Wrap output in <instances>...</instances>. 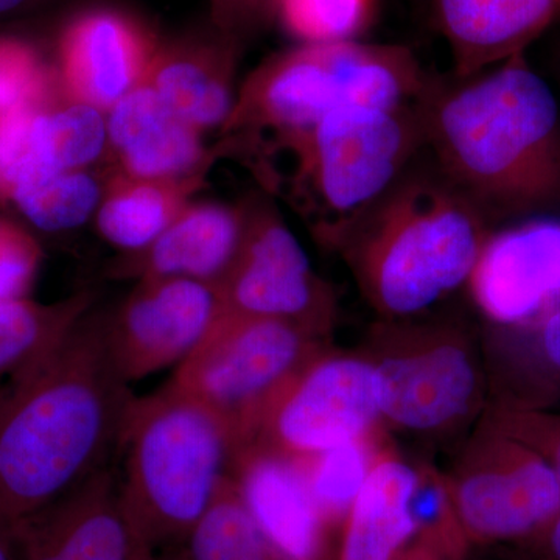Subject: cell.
<instances>
[{
    "mask_svg": "<svg viewBox=\"0 0 560 560\" xmlns=\"http://www.w3.org/2000/svg\"><path fill=\"white\" fill-rule=\"evenodd\" d=\"M136 397L88 312L0 388V512L13 529L113 464Z\"/></svg>",
    "mask_w": 560,
    "mask_h": 560,
    "instance_id": "cell-1",
    "label": "cell"
},
{
    "mask_svg": "<svg viewBox=\"0 0 560 560\" xmlns=\"http://www.w3.org/2000/svg\"><path fill=\"white\" fill-rule=\"evenodd\" d=\"M425 151L497 224L560 217V102L528 54L475 75H430L418 101Z\"/></svg>",
    "mask_w": 560,
    "mask_h": 560,
    "instance_id": "cell-2",
    "label": "cell"
},
{
    "mask_svg": "<svg viewBox=\"0 0 560 560\" xmlns=\"http://www.w3.org/2000/svg\"><path fill=\"white\" fill-rule=\"evenodd\" d=\"M492 230L488 217L423 151L326 248L340 254L383 319H405L466 285Z\"/></svg>",
    "mask_w": 560,
    "mask_h": 560,
    "instance_id": "cell-3",
    "label": "cell"
},
{
    "mask_svg": "<svg viewBox=\"0 0 560 560\" xmlns=\"http://www.w3.org/2000/svg\"><path fill=\"white\" fill-rule=\"evenodd\" d=\"M425 151L416 102L353 106L308 130L246 153L264 187L279 191L324 246Z\"/></svg>",
    "mask_w": 560,
    "mask_h": 560,
    "instance_id": "cell-4",
    "label": "cell"
},
{
    "mask_svg": "<svg viewBox=\"0 0 560 560\" xmlns=\"http://www.w3.org/2000/svg\"><path fill=\"white\" fill-rule=\"evenodd\" d=\"M237 451L230 427L171 382L135 399L117 477L143 558L186 544L230 477Z\"/></svg>",
    "mask_w": 560,
    "mask_h": 560,
    "instance_id": "cell-5",
    "label": "cell"
},
{
    "mask_svg": "<svg viewBox=\"0 0 560 560\" xmlns=\"http://www.w3.org/2000/svg\"><path fill=\"white\" fill-rule=\"evenodd\" d=\"M429 79L412 50L397 44H300L272 55L243 81L221 149L245 154L342 108L407 105Z\"/></svg>",
    "mask_w": 560,
    "mask_h": 560,
    "instance_id": "cell-6",
    "label": "cell"
},
{
    "mask_svg": "<svg viewBox=\"0 0 560 560\" xmlns=\"http://www.w3.org/2000/svg\"><path fill=\"white\" fill-rule=\"evenodd\" d=\"M386 430L420 438L452 436L488 410L486 352L459 320L383 319L368 350Z\"/></svg>",
    "mask_w": 560,
    "mask_h": 560,
    "instance_id": "cell-7",
    "label": "cell"
},
{
    "mask_svg": "<svg viewBox=\"0 0 560 560\" xmlns=\"http://www.w3.org/2000/svg\"><path fill=\"white\" fill-rule=\"evenodd\" d=\"M326 340L285 320L226 312L168 382L215 412L242 448Z\"/></svg>",
    "mask_w": 560,
    "mask_h": 560,
    "instance_id": "cell-8",
    "label": "cell"
},
{
    "mask_svg": "<svg viewBox=\"0 0 560 560\" xmlns=\"http://www.w3.org/2000/svg\"><path fill=\"white\" fill-rule=\"evenodd\" d=\"M456 521L470 545H518L560 514V486L522 442L478 422L445 475Z\"/></svg>",
    "mask_w": 560,
    "mask_h": 560,
    "instance_id": "cell-9",
    "label": "cell"
},
{
    "mask_svg": "<svg viewBox=\"0 0 560 560\" xmlns=\"http://www.w3.org/2000/svg\"><path fill=\"white\" fill-rule=\"evenodd\" d=\"M245 232L234 264L219 283L224 308L237 315L285 320L329 337L337 298L313 270L279 210L264 195L243 202Z\"/></svg>",
    "mask_w": 560,
    "mask_h": 560,
    "instance_id": "cell-10",
    "label": "cell"
},
{
    "mask_svg": "<svg viewBox=\"0 0 560 560\" xmlns=\"http://www.w3.org/2000/svg\"><path fill=\"white\" fill-rule=\"evenodd\" d=\"M381 427L371 360L326 348L276 397L249 444L302 459Z\"/></svg>",
    "mask_w": 560,
    "mask_h": 560,
    "instance_id": "cell-11",
    "label": "cell"
},
{
    "mask_svg": "<svg viewBox=\"0 0 560 560\" xmlns=\"http://www.w3.org/2000/svg\"><path fill=\"white\" fill-rule=\"evenodd\" d=\"M226 313L215 283L191 279L138 280L102 312L106 345L128 383L178 368Z\"/></svg>",
    "mask_w": 560,
    "mask_h": 560,
    "instance_id": "cell-12",
    "label": "cell"
},
{
    "mask_svg": "<svg viewBox=\"0 0 560 560\" xmlns=\"http://www.w3.org/2000/svg\"><path fill=\"white\" fill-rule=\"evenodd\" d=\"M497 329H523L560 308V217L493 228L466 283Z\"/></svg>",
    "mask_w": 560,
    "mask_h": 560,
    "instance_id": "cell-13",
    "label": "cell"
},
{
    "mask_svg": "<svg viewBox=\"0 0 560 560\" xmlns=\"http://www.w3.org/2000/svg\"><path fill=\"white\" fill-rule=\"evenodd\" d=\"M158 47L149 27L127 11H80L58 40L61 90L70 101L106 113L145 83Z\"/></svg>",
    "mask_w": 560,
    "mask_h": 560,
    "instance_id": "cell-14",
    "label": "cell"
},
{
    "mask_svg": "<svg viewBox=\"0 0 560 560\" xmlns=\"http://www.w3.org/2000/svg\"><path fill=\"white\" fill-rule=\"evenodd\" d=\"M13 530L20 560H145L125 515L113 466Z\"/></svg>",
    "mask_w": 560,
    "mask_h": 560,
    "instance_id": "cell-15",
    "label": "cell"
},
{
    "mask_svg": "<svg viewBox=\"0 0 560 560\" xmlns=\"http://www.w3.org/2000/svg\"><path fill=\"white\" fill-rule=\"evenodd\" d=\"M230 477L280 559L335 560V530L320 515L293 459L246 444L235 453Z\"/></svg>",
    "mask_w": 560,
    "mask_h": 560,
    "instance_id": "cell-16",
    "label": "cell"
},
{
    "mask_svg": "<svg viewBox=\"0 0 560 560\" xmlns=\"http://www.w3.org/2000/svg\"><path fill=\"white\" fill-rule=\"evenodd\" d=\"M113 172L132 178L183 179L206 175L215 154L201 132L145 83L106 110Z\"/></svg>",
    "mask_w": 560,
    "mask_h": 560,
    "instance_id": "cell-17",
    "label": "cell"
},
{
    "mask_svg": "<svg viewBox=\"0 0 560 560\" xmlns=\"http://www.w3.org/2000/svg\"><path fill=\"white\" fill-rule=\"evenodd\" d=\"M245 232L243 206L189 202L147 248L124 253L110 278L191 279L219 285L228 275Z\"/></svg>",
    "mask_w": 560,
    "mask_h": 560,
    "instance_id": "cell-18",
    "label": "cell"
},
{
    "mask_svg": "<svg viewBox=\"0 0 560 560\" xmlns=\"http://www.w3.org/2000/svg\"><path fill=\"white\" fill-rule=\"evenodd\" d=\"M242 50V44L210 24L208 32L160 43L145 84L198 131L223 127L237 97Z\"/></svg>",
    "mask_w": 560,
    "mask_h": 560,
    "instance_id": "cell-19",
    "label": "cell"
},
{
    "mask_svg": "<svg viewBox=\"0 0 560 560\" xmlns=\"http://www.w3.org/2000/svg\"><path fill=\"white\" fill-rule=\"evenodd\" d=\"M438 31L447 40L453 77L526 54L559 20V0H431Z\"/></svg>",
    "mask_w": 560,
    "mask_h": 560,
    "instance_id": "cell-20",
    "label": "cell"
},
{
    "mask_svg": "<svg viewBox=\"0 0 560 560\" xmlns=\"http://www.w3.org/2000/svg\"><path fill=\"white\" fill-rule=\"evenodd\" d=\"M423 464L389 444L342 523L335 560H396L422 528Z\"/></svg>",
    "mask_w": 560,
    "mask_h": 560,
    "instance_id": "cell-21",
    "label": "cell"
},
{
    "mask_svg": "<svg viewBox=\"0 0 560 560\" xmlns=\"http://www.w3.org/2000/svg\"><path fill=\"white\" fill-rule=\"evenodd\" d=\"M489 405L552 408L560 399V308L523 329L493 327Z\"/></svg>",
    "mask_w": 560,
    "mask_h": 560,
    "instance_id": "cell-22",
    "label": "cell"
},
{
    "mask_svg": "<svg viewBox=\"0 0 560 560\" xmlns=\"http://www.w3.org/2000/svg\"><path fill=\"white\" fill-rule=\"evenodd\" d=\"M202 178L143 179L110 171L97 209L98 232L124 253L147 248L189 205Z\"/></svg>",
    "mask_w": 560,
    "mask_h": 560,
    "instance_id": "cell-23",
    "label": "cell"
},
{
    "mask_svg": "<svg viewBox=\"0 0 560 560\" xmlns=\"http://www.w3.org/2000/svg\"><path fill=\"white\" fill-rule=\"evenodd\" d=\"M91 291L43 304L27 296L0 300V375L16 374L58 345L94 308Z\"/></svg>",
    "mask_w": 560,
    "mask_h": 560,
    "instance_id": "cell-24",
    "label": "cell"
},
{
    "mask_svg": "<svg viewBox=\"0 0 560 560\" xmlns=\"http://www.w3.org/2000/svg\"><path fill=\"white\" fill-rule=\"evenodd\" d=\"M390 444L385 427L327 451L293 459L324 521L340 534L378 456Z\"/></svg>",
    "mask_w": 560,
    "mask_h": 560,
    "instance_id": "cell-25",
    "label": "cell"
},
{
    "mask_svg": "<svg viewBox=\"0 0 560 560\" xmlns=\"http://www.w3.org/2000/svg\"><path fill=\"white\" fill-rule=\"evenodd\" d=\"M35 139L40 173L86 171L106 154V113L62 95L36 113Z\"/></svg>",
    "mask_w": 560,
    "mask_h": 560,
    "instance_id": "cell-26",
    "label": "cell"
},
{
    "mask_svg": "<svg viewBox=\"0 0 560 560\" xmlns=\"http://www.w3.org/2000/svg\"><path fill=\"white\" fill-rule=\"evenodd\" d=\"M183 547L190 560H282L257 528L231 477Z\"/></svg>",
    "mask_w": 560,
    "mask_h": 560,
    "instance_id": "cell-27",
    "label": "cell"
},
{
    "mask_svg": "<svg viewBox=\"0 0 560 560\" xmlns=\"http://www.w3.org/2000/svg\"><path fill=\"white\" fill-rule=\"evenodd\" d=\"M103 187L88 171L43 173L14 191L11 205L44 232L79 228L98 209Z\"/></svg>",
    "mask_w": 560,
    "mask_h": 560,
    "instance_id": "cell-28",
    "label": "cell"
},
{
    "mask_svg": "<svg viewBox=\"0 0 560 560\" xmlns=\"http://www.w3.org/2000/svg\"><path fill=\"white\" fill-rule=\"evenodd\" d=\"M378 0H278L276 22L300 44L360 40L370 31Z\"/></svg>",
    "mask_w": 560,
    "mask_h": 560,
    "instance_id": "cell-29",
    "label": "cell"
},
{
    "mask_svg": "<svg viewBox=\"0 0 560 560\" xmlns=\"http://www.w3.org/2000/svg\"><path fill=\"white\" fill-rule=\"evenodd\" d=\"M65 95L60 80L24 40H0V119L33 108H43Z\"/></svg>",
    "mask_w": 560,
    "mask_h": 560,
    "instance_id": "cell-30",
    "label": "cell"
},
{
    "mask_svg": "<svg viewBox=\"0 0 560 560\" xmlns=\"http://www.w3.org/2000/svg\"><path fill=\"white\" fill-rule=\"evenodd\" d=\"M480 422L536 452L560 486V410L489 405Z\"/></svg>",
    "mask_w": 560,
    "mask_h": 560,
    "instance_id": "cell-31",
    "label": "cell"
},
{
    "mask_svg": "<svg viewBox=\"0 0 560 560\" xmlns=\"http://www.w3.org/2000/svg\"><path fill=\"white\" fill-rule=\"evenodd\" d=\"M39 261L38 242L20 226L0 220V300L25 296Z\"/></svg>",
    "mask_w": 560,
    "mask_h": 560,
    "instance_id": "cell-32",
    "label": "cell"
},
{
    "mask_svg": "<svg viewBox=\"0 0 560 560\" xmlns=\"http://www.w3.org/2000/svg\"><path fill=\"white\" fill-rule=\"evenodd\" d=\"M210 24L243 47L276 22L278 0H209Z\"/></svg>",
    "mask_w": 560,
    "mask_h": 560,
    "instance_id": "cell-33",
    "label": "cell"
},
{
    "mask_svg": "<svg viewBox=\"0 0 560 560\" xmlns=\"http://www.w3.org/2000/svg\"><path fill=\"white\" fill-rule=\"evenodd\" d=\"M471 545L455 515L423 526L396 560H466Z\"/></svg>",
    "mask_w": 560,
    "mask_h": 560,
    "instance_id": "cell-34",
    "label": "cell"
},
{
    "mask_svg": "<svg viewBox=\"0 0 560 560\" xmlns=\"http://www.w3.org/2000/svg\"><path fill=\"white\" fill-rule=\"evenodd\" d=\"M514 547V560H560V514L536 536Z\"/></svg>",
    "mask_w": 560,
    "mask_h": 560,
    "instance_id": "cell-35",
    "label": "cell"
},
{
    "mask_svg": "<svg viewBox=\"0 0 560 560\" xmlns=\"http://www.w3.org/2000/svg\"><path fill=\"white\" fill-rule=\"evenodd\" d=\"M539 72L551 84L560 102V31L552 33L545 44L544 70Z\"/></svg>",
    "mask_w": 560,
    "mask_h": 560,
    "instance_id": "cell-36",
    "label": "cell"
},
{
    "mask_svg": "<svg viewBox=\"0 0 560 560\" xmlns=\"http://www.w3.org/2000/svg\"><path fill=\"white\" fill-rule=\"evenodd\" d=\"M47 0H0V22L35 13Z\"/></svg>",
    "mask_w": 560,
    "mask_h": 560,
    "instance_id": "cell-37",
    "label": "cell"
},
{
    "mask_svg": "<svg viewBox=\"0 0 560 560\" xmlns=\"http://www.w3.org/2000/svg\"><path fill=\"white\" fill-rule=\"evenodd\" d=\"M0 560H20L13 526L0 512Z\"/></svg>",
    "mask_w": 560,
    "mask_h": 560,
    "instance_id": "cell-38",
    "label": "cell"
},
{
    "mask_svg": "<svg viewBox=\"0 0 560 560\" xmlns=\"http://www.w3.org/2000/svg\"><path fill=\"white\" fill-rule=\"evenodd\" d=\"M145 560H190L187 555L186 548H172V550L158 552V555L151 556Z\"/></svg>",
    "mask_w": 560,
    "mask_h": 560,
    "instance_id": "cell-39",
    "label": "cell"
},
{
    "mask_svg": "<svg viewBox=\"0 0 560 560\" xmlns=\"http://www.w3.org/2000/svg\"><path fill=\"white\" fill-rule=\"evenodd\" d=\"M559 9H560V0H559Z\"/></svg>",
    "mask_w": 560,
    "mask_h": 560,
    "instance_id": "cell-40",
    "label": "cell"
},
{
    "mask_svg": "<svg viewBox=\"0 0 560 560\" xmlns=\"http://www.w3.org/2000/svg\"><path fill=\"white\" fill-rule=\"evenodd\" d=\"M0 40H2V36H0Z\"/></svg>",
    "mask_w": 560,
    "mask_h": 560,
    "instance_id": "cell-41",
    "label": "cell"
}]
</instances>
